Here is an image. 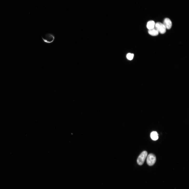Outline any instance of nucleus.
Masks as SVG:
<instances>
[{
  "label": "nucleus",
  "instance_id": "6",
  "mask_svg": "<svg viewBox=\"0 0 189 189\" xmlns=\"http://www.w3.org/2000/svg\"><path fill=\"white\" fill-rule=\"evenodd\" d=\"M155 24V23L154 21H149L147 23V28L149 30L153 29L154 28Z\"/></svg>",
  "mask_w": 189,
  "mask_h": 189
},
{
  "label": "nucleus",
  "instance_id": "1",
  "mask_svg": "<svg viewBox=\"0 0 189 189\" xmlns=\"http://www.w3.org/2000/svg\"><path fill=\"white\" fill-rule=\"evenodd\" d=\"M43 41L45 43L51 44L54 41L55 37L54 35L51 33L46 34L44 37H42Z\"/></svg>",
  "mask_w": 189,
  "mask_h": 189
},
{
  "label": "nucleus",
  "instance_id": "3",
  "mask_svg": "<svg viewBox=\"0 0 189 189\" xmlns=\"http://www.w3.org/2000/svg\"><path fill=\"white\" fill-rule=\"evenodd\" d=\"M156 29L161 34H164L166 32V28L163 23L158 22L156 23L155 26Z\"/></svg>",
  "mask_w": 189,
  "mask_h": 189
},
{
  "label": "nucleus",
  "instance_id": "8",
  "mask_svg": "<svg viewBox=\"0 0 189 189\" xmlns=\"http://www.w3.org/2000/svg\"><path fill=\"white\" fill-rule=\"evenodd\" d=\"M151 139L154 140H157L158 138V134L157 132L155 131L151 133Z\"/></svg>",
  "mask_w": 189,
  "mask_h": 189
},
{
  "label": "nucleus",
  "instance_id": "5",
  "mask_svg": "<svg viewBox=\"0 0 189 189\" xmlns=\"http://www.w3.org/2000/svg\"><path fill=\"white\" fill-rule=\"evenodd\" d=\"M163 24L166 29H170L172 26V23L171 20L169 18H165L164 20Z\"/></svg>",
  "mask_w": 189,
  "mask_h": 189
},
{
  "label": "nucleus",
  "instance_id": "7",
  "mask_svg": "<svg viewBox=\"0 0 189 189\" xmlns=\"http://www.w3.org/2000/svg\"><path fill=\"white\" fill-rule=\"evenodd\" d=\"M148 32L149 34L153 36H156L159 34V32L155 28L149 30Z\"/></svg>",
  "mask_w": 189,
  "mask_h": 189
},
{
  "label": "nucleus",
  "instance_id": "4",
  "mask_svg": "<svg viewBox=\"0 0 189 189\" xmlns=\"http://www.w3.org/2000/svg\"><path fill=\"white\" fill-rule=\"evenodd\" d=\"M156 157L155 156L152 154H149L147 157V162L150 166H152L156 163Z\"/></svg>",
  "mask_w": 189,
  "mask_h": 189
},
{
  "label": "nucleus",
  "instance_id": "9",
  "mask_svg": "<svg viewBox=\"0 0 189 189\" xmlns=\"http://www.w3.org/2000/svg\"><path fill=\"white\" fill-rule=\"evenodd\" d=\"M134 56L133 54L129 53L127 55V58L128 59L131 60L133 59Z\"/></svg>",
  "mask_w": 189,
  "mask_h": 189
},
{
  "label": "nucleus",
  "instance_id": "2",
  "mask_svg": "<svg viewBox=\"0 0 189 189\" xmlns=\"http://www.w3.org/2000/svg\"><path fill=\"white\" fill-rule=\"evenodd\" d=\"M147 152L144 151L142 152L138 157L137 160L138 164L140 165H143L147 157Z\"/></svg>",
  "mask_w": 189,
  "mask_h": 189
}]
</instances>
